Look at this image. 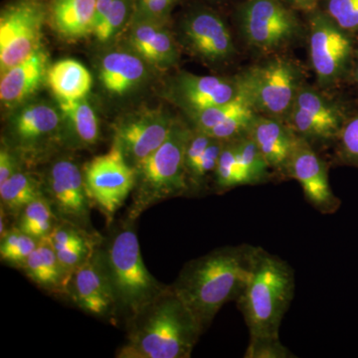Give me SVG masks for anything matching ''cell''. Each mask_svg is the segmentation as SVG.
<instances>
[{
    "instance_id": "cell-8",
    "label": "cell",
    "mask_w": 358,
    "mask_h": 358,
    "mask_svg": "<svg viewBox=\"0 0 358 358\" xmlns=\"http://www.w3.org/2000/svg\"><path fill=\"white\" fill-rule=\"evenodd\" d=\"M48 22V4L44 0H13L0 15V70L4 72L22 62L42 45Z\"/></svg>"
},
{
    "instance_id": "cell-9",
    "label": "cell",
    "mask_w": 358,
    "mask_h": 358,
    "mask_svg": "<svg viewBox=\"0 0 358 358\" xmlns=\"http://www.w3.org/2000/svg\"><path fill=\"white\" fill-rule=\"evenodd\" d=\"M85 186L91 203L98 207L107 223L114 220L136 185V171L114 141L109 152L90 160L83 169Z\"/></svg>"
},
{
    "instance_id": "cell-18",
    "label": "cell",
    "mask_w": 358,
    "mask_h": 358,
    "mask_svg": "<svg viewBox=\"0 0 358 358\" xmlns=\"http://www.w3.org/2000/svg\"><path fill=\"white\" fill-rule=\"evenodd\" d=\"M67 294L78 307L95 317H106L117 308V300L101 250L73 273Z\"/></svg>"
},
{
    "instance_id": "cell-26",
    "label": "cell",
    "mask_w": 358,
    "mask_h": 358,
    "mask_svg": "<svg viewBox=\"0 0 358 358\" xmlns=\"http://www.w3.org/2000/svg\"><path fill=\"white\" fill-rule=\"evenodd\" d=\"M46 82L58 101H74L87 98L93 78L77 60L64 59L49 67Z\"/></svg>"
},
{
    "instance_id": "cell-41",
    "label": "cell",
    "mask_w": 358,
    "mask_h": 358,
    "mask_svg": "<svg viewBox=\"0 0 358 358\" xmlns=\"http://www.w3.org/2000/svg\"><path fill=\"white\" fill-rule=\"evenodd\" d=\"M294 3L298 4L299 6L306 7L310 8L315 4V0H293Z\"/></svg>"
},
{
    "instance_id": "cell-5",
    "label": "cell",
    "mask_w": 358,
    "mask_h": 358,
    "mask_svg": "<svg viewBox=\"0 0 358 358\" xmlns=\"http://www.w3.org/2000/svg\"><path fill=\"white\" fill-rule=\"evenodd\" d=\"M101 253L114 289L117 308L128 313L129 319L167 288L148 272L138 236L131 228H122L115 233Z\"/></svg>"
},
{
    "instance_id": "cell-1",
    "label": "cell",
    "mask_w": 358,
    "mask_h": 358,
    "mask_svg": "<svg viewBox=\"0 0 358 358\" xmlns=\"http://www.w3.org/2000/svg\"><path fill=\"white\" fill-rule=\"evenodd\" d=\"M258 249L247 243L221 247L186 263L179 273L171 287L204 331L224 305L243 293Z\"/></svg>"
},
{
    "instance_id": "cell-22",
    "label": "cell",
    "mask_w": 358,
    "mask_h": 358,
    "mask_svg": "<svg viewBox=\"0 0 358 358\" xmlns=\"http://www.w3.org/2000/svg\"><path fill=\"white\" fill-rule=\"evenodd\" d=\"M148 66L147 61L131 49H115L101 59L99 79L110 95H128L147 81Z\"/></svg>"
},
{
    "instance_id": "cell-25",
    "label": "cell",
    "mask_w": 358,
    "mask_h": 358,
    "mask_svg": "<svg viewBox=\"0 0 358 358\" xmlns=\"http://www.w3.org/2000/svg\"><path fill=\"white\" fill-rule=\"evenodd\" d=\"M21 268L41 288L67 294L70 277L63 270L55 250L47 237L40 240L38 246L26 259Z\"/></svg>"
},
{
    "instance_id": "cell-34",
    "label": "cell",
    "mask_w": 358,
    "mask_h": 358,
    "mask_svg": "<svg viewBox=\"0 0 358 358\" xmlns=\"http://www.w3.org/2000/svg\"><path fill=\"white\" fill-rule=\"evenodd\" d=\"M225 141L214 138L203 155L195 162L194 166L187 171L188 183L190 190L201 189L207 179L214 178L219 157L222 152Z\"/></svg>"
},
{
    "instance_id": "cell-33",
    "label": "cell",
    "mask_w": 358,
    "mask_h": 358,
    "mask_svg": "<svg viewBox=\"0 0 358 358\" xmlns=\"http://www.w3.org/2000/svg\"><path fill=\"white\" fill-rule=\"evenodd\" d=\"M248 103L244 102L241 98L235 99L232 102L223 103V105L215 106L189 115L190 121L192 122L193 129L202 133H207L214 127L222 124L235 115L249 109ZM252 109V108H251Z\"/></svg>"
},
{
    "instance_id": "cell-27",
    "label": "cell",
    "mask_w": 358,
    "mask_h": 358,
    "mask_svg": "<svg viewBox=\"0 0 358 358\" xmlns=\"http://www.w3.org/2000/svg\"><path fill=\"white\" fill-rule=\"evenodd\" d=\"M43 195V181L22 169L0 185L1 209L11 216H20L28 204Z\"/></svg>"
},
{
    "instance_id": "cell-14",
    "label": "cell",
    "mask_w": 358,
    "mask_h": 358,
    "mask_svg": "<svg viewBox=\"0 0 358 358\" xmlns=\"http://www.w3.org/2000/svg\"><path fill=\"white\" fill-rule=\"evenodd\" d=\"M45 195L61 220L86 228L90 223L91 200L85 186L84 173L70 157H58L48 167L43 180Z\"/></svg>"
},
{
    "instance_id": "cell-29",
    "label": "cell",
    "mask_w": 358,
    "mask_h": 358,
    "mask_svg": "<svg viewBox=\"0 0 358 358\" xmlns=\"http://www.w3.org/2000/svg\"><path fill=\"white\" fill-rule=\"evenodd\" d=\"M213 180L218 193L227 192L239 186L249 185L234 140L224 143Z\"/></svg>"
},
{
    "instance_id": "cell-21",
    "label": "cell",
    "mask_w": 358,
    "mask_h": 358,
    "mask_svg": "<svg viewBox=\"0 0 358 358\" xmlns=\"http://www.w3.org/2000/svg\"><path fill=\"white\" fill-rule=\"evenodd\" d=\"M129 26V48L145 59L148 64L160 70L178 64V44L166 23L131 21Z\"/></svg>"
},
{
    "instance_id": "cell-32",
    "label": "cell",
    "mask_w": 358,
    "mask_h": 358,
    "mask_svg": "<svg viewBox=\"0 0 358 358\" xmlns=\"http://www.w3.org/2000/svg\"><path fill=\"white\" fill-rule=\"evenodd\" d=\"M40 240L30 236L20 228H13L7 231L1 237L0 257L4 262L10 265L22 267L26 259L38 246Z\"/></svg>"
},
{
    "instance_id": "cell-15",
    "label": "cell",
    "mask_w": 358,
    "mask_h": 358,
    "mask_svg": "<svg viewBox=\"0 0 358 358\" xmlns=\"http://www.w3.org/2000/svg\"><path fill=\"white\" fill-rule=\"evenodd\" d=\"M287 178L298 181L308 204L324 215H331L341 208V200L329 185V169L315 148L298 136L292 155Z\"/></svg>"
},
{
    "instance_id": "cell-36",
    "label": "cell",
    "mask_w": 358,
    "mask_h": 358,
    "mask_svg": "<svg viewBox=\"0 0 358 358\" xmlns=\"http://www.w3.org/2000/svg\"><path fill=\"white\" fill-rule=\"evenodd\" d=\"M245 358H294L287 346L282 345L280 336H250Z\"/></svg>"
},
{
    "instance_id": "cell-4",
    "label": "cell",
    "mask_w": 358,
    "mask_h": 358,
    "mask_svg": "<svg viewBox=\"0 0 358 358\" xmlns=\"http://www.w3.org/2000/svg\"><path fill=\"white\" fill-rule=\"evenodd\" d=\"M192 129L176 120L166 141L134 167L136 185L129 220L133 222L152 205L190 192L185 166V148Z\"/></svg>"
},
{
    "instance_id": "cell-31",
    "label": "cell",
    "mask_w": 358,
    "mask_h": 358,
    "mask_svg": "<svg viewBox=\"0 0 358 358\" xmlns=\"http://www.w3.org/2000/svg\"><path fill=\"white\" fill-rule=\"evenodd\" d=\"M136 0H114L102 24L94 32L100 43L109 45L129 26L133 17Z\"/></svg>"
},
{
    "instance_id": "cell-6",
    "label": "cell",
    "mask_w": 358,
    "mask_h": 358,
    "mask_svg": "<svg viewBox=\"0 0 358 358\" xmlns=\"http://www.w3.org/2000/svg\"><path fill=\"white\" fill-rule=\"evenodd\" d=\"M235 80L240 98L257 114L284 122L303 86L300 67L284 57H275L247 68Z\"/></svg>"
},
{
    "instance_id": "cell-37",
    "label": "cell",
    "mask_w": 358,
    "mask_h": 358,
    "mask_svg": "<svg viewBox=\"0 0 358 358\" xmlns=\"http://www.w3.org/2000/svg\"><path fill=\"white\" fill-rule=\"evenodd\" d=\"M327 15L350 33H358V0H329Z\"/></svg>"
},
{
    "instance_id": "cell-40",
    "label": "cell",
    "mask_w": 358,
    "mask_h": 358,
    "mask_svg": "<svg viewBox=\"0 0 358 358\" xmlns=\"http://www.w3.org/2000/svg\"><path fill=\"white\" fill-rule=\"evenodd\" d=\"M23 162L15 152L2 141L0 148V185L20 171Z\"/></svg>"
},
{
    "instance_id": "cell-35",
    "label": "cell",
    "mask_w": 358,
    "mask_h": 358,
    "mask_svg": "<svg viewBox=\"0 0 358 358\" xmlns=\"http://www.w3.org/2000/svg\"><path fill=\"white\" fill-rule=\"evenodd\" d=\"M338 164L358 169V112L345 117L336 143Z\"/></svg>"
},
{
    "instance_id": "cell-17",
    "label": "cell",
    "mask_w": 358,
    "mask_h": 358,
    "mask_svg": "<svg viewBox=\"0 0 358 358\" xmlns=\"http://www.w3.org/2000/svg\"><path fill=\"white\" fill-rule=\"evenodd\" d=\"M181 41L190 53L211 64L233 57L235 46L227 26L215 13L195 11L181 25Z\"/></svg>"
},
{
    "instance_id": "cell-2",
    "label": "cell",
    "mask_w": 358,
    "mask_h": 358,
    "mask_svg": "<svg viewBox=\"0 0 358 358\" xmlns=\"http://www.w3.org/2000/svg\"><path fill=\"white\" fill-rule=\"evenodd\" d=\"M204 329L185 303L167 286L129 319L121 358H189Z\"/></svg>"
},
{
    "instance_id": "cell-19",
    "label": "cell",
    "mask_w": 358,
    "mask_h": 358,
    "mask_svg": "<svg viewBox=\"0 0 358 358\" xmlns=\"http://www.w3.org/2000/svg\"><path fill=\"white\" fill-rule=\"evenodd\" d=\"M49 67L48 53L42 46L22 62L2 72L0 79L1 105L13 110L31 100L47 81Z\"/></svg>"
},
{
    "instance_id": "cell-10",
    "label": "cell",
    "mask_w": 358,
    "mask_h": 358,
    "mask_svg": "<svg viewBox=\"0 0 358 358\" xmlns=\"http://www.w3.org/2000/svg\"><path fill=\"white\" fill-rule=\"evenodd\" d=\"M241 29L247 43L264 53L285 48L301 34L296 16L278 0H251L242 13Z\"/></svg>"
},
{
    "instance_id": "cell-12",
    "label": "cell",
    "mask_w": 358,
    "mask_h": 358,
    "mask_svg": "<svg viewBox=\"0 0 358 358\" xmlns=\"http://www.w3.org/2000/svg\"><path fill=\"white\" fill-rule=\"evenodd\" d=\"M176 122L162 108L134 110L115 122L114 141L134 169L166 141Z\"/></svg>"
},
{
    "instance_id": "cell-28",
    "label": "cell",
    "mask_w": 358,
    "mask_h": 358,
    "mask_svg": "<svg viewBox=\"0 0 358 358\" xmlns=\"http://www.w3.org/2000/svg\"><path fill=\"white\" fill-rule=\"evenodd\" d=\"M18 217L17 227L26 234L38 240L50 234L59 219L46 195L28 204Z\"/></svg>"
},
{
    "instance_id": "cell-39",
    "label": "cell",
    "mask_w": 358,
    "mask_h": 358,
    "mask_svg": "<svg viewBox=\"0 0 358 358\" xmlns=\"http://www.w3.org/2000/svg\"><path fill=\"white\" fill-rule=\"evenodd\" d=\"M95 242H88L77 246L68 247V248L55 250L56 255L63 270L69 275L70 279L73 273L77 270L82 264L86 262L95 251Z\"/></svg>"
},
{
    "instance_id": "cell-7",
    "label": "cell",
    "mask_w": 358,
    "mask_h": 358,
    "mask_svg": "<svg viewBox=\"0 0 358 358\" xmlns=\"http://www.w3.org/2000/svg\"><path fill=\"white\" fill-rule=\"evenodd\" d=\"M23 164H36L64 145V117L59 105L28 101L11 113L2 140Z\"/></svg>"
},
{
    "instance_id": "cell-24",
    "label": "cell",
    "mask_w": 358,
    "mask_h": 358,
    "mask_svg": "<svg viewBox=\"0 0 358 358\" xmlns=\"http://www.w3.org/2000/svg\"><path fill=\"white\" fill-rule=\"evenodd\" d=\"M64 117V145L71 148L93 147L100 138L96 112L87 99L58 101Z\"/></svg>"
},
{
    "instance_id": "cell-23",
    "label": "cell",
    "mask_w": 358,
    "mask_h": 358,
    "mask_svg": "<svg viewBox=\"0 0 358 358\" xmlns=\"http://www.w3.org/2000/svg\"><path fill=\"white\" fill-rule=\"evenodd\" d=\"M98 0H51L48 23L61 38L74 41L93 34Z\"/></svg>"
},
{
    "instance_id": "cell-43",
    "label": "cell",
    "mask_w": 358,
    "mask_h": 358,
    "mask_svg": "<svg viewBox=\"0 0 358 358\" xmlns=\"http://www.w3.org/2000/svg\"><path fill=\"white\" fill-rule=\"evenodd\" d=\"M136 1H141V0H136Z\"/></svg>"
},
{
    "instance_id": "cell-20",
    "label": "cell",
    "mask_w": 358,
    "mask_h": 358,
    "mask_svg": "<svg viewBox=\"0 0 358 358\" xmlns=\"http://www.w3.org/2000/svg\"><path fill=\"white\" fill-rule=\"evenodd\" d=\"M248 134L272 173L287 178L289 159L298 141L289 124L275 117L257 115Z\"/></svg>"
},
{
    "instance_id": "cell-3",
    "label": "cell",
    "mask_w": 358,
    "mask_h": 358,
    "mask_svg": "<svg viewBox=\"0 0 358 358\" xmlns=\"http://www.w3.org/2000/svg\"><path fill=\"white\" fill-rule=\"evenodd\" d=\"M294 287L292 266L259 246L248 282L237 301L250 336H280Z\"/></svg>"
},
{
    "instance_id": "cell-16",
    "label": "cell",
    "mask_w": 358,
    "mask_h": 358,
    "mask_svg": "<svg viewBox=\"0 0 358 358\" xmlns=\"http://www.w3.org/2000/svg\"><path fill=\"white\" fill-rule=\"evenodd\" d=\"M169 102L189 115L200 110L232 102L239 98L236 80L214 76H197L180 72L166 85Z\"/></svg>"
},
{
    "instance_id": "cell-13",
    "label": "cell",
    "mask_w": 358,
    "mask_h": 358,
    "mask_svg": "<svg viewBox=\"0 0 358 358\" xmlns=\"http://www.w3.org/2000/svg\"><path fill=\"white\" fill-rule=\"evenodd\" d=\"M345 121V117L336 103L306 85L299 90L286 120L294 134L313 148L315 145L336 143Z\"/></svg>"
},
{
    "instance_id": "cell-30",
    "label": "cell",
    "mask_w": 358,
    "mask_h": 358,
    "mask_svg": "<svg viewBox=\"0 0 358 358\" xmlns=\"http://www.w3.org/2000/svg\"><path fill=\"white\" fill-rule=\"evenodd\" d=\"M234 141L239 159L248 179V185H262L270 180L272 171L249 134Z\"/></svg>"
},
{
    "instance_id": "cell-38",
    "label": "cell",
    "mask_w": 358,
    "mask_h": 358,
    "mask_svg": "<svg viewBox=\"0 0 358 358\" xmlns=\"http://www.w3.org/2000/svg\"><path fill=\"white\" fill-rule=\"evenodd\" d=\"M176 0H141L134 3L131 21L166 23Z\"/></svg>"
},
{
    "instance_id": "cell-42",
    "label": "cell",
    "mask_w": 358,
    "mask_h": 358,
    "mask_svg": "<svg viewBox=\"0 0 358 358\" xmlns=\"http://www.w3.org/2000/svg\"><path fill=\"white\" fill-rule=\"evenodd\" d=\"M355 58V64H353V75H355V81L358 83V51L353 56Z\"/></svg>"
},
{
    "instance_id": "cell-11",
    "label": "cell",
    "mask_w": 358,
    "mask_h": 358,
    "mask_svg": "<svg viewBox=\"0 0 358 358\" xmlns=\"http://www.w3.org/2000/svg\"><path fill=\"white\" fill-rule=\"evenodd\" d=\"M310 57L317 84L329 88L345 76L355 53L350 34L329 15L317 14L310 24Z\"/></svg>"
}]
</instances>
